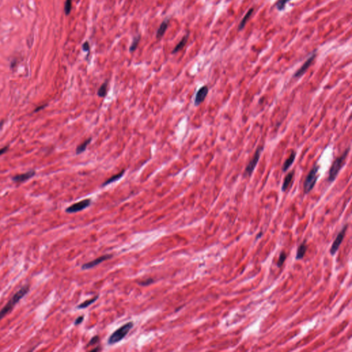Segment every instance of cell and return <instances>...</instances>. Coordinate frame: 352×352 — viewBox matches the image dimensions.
<instances>
[{
	"mask_svg": "<svg viewBox=\"0 0 352 352\" xmlns=\"http://www.w3.org/2000/svg\"><path fill=\"white\" fill-rule=\"evenodd\" d=\"M3 125H4V121H3V120H2V121L0 122V130H1V128L2 127Z\"/></svg>",
	"mask_w": 352,
	"mask_h": 352,
	"instance_id": "cell-32",
	"label": "cell"
},
{
	"mask_svg": "<svg viewBox=\"0 0 352 352\" xmlns=\"http://www.w3.org/2000/svg\"><path fill=\"white\" fill-rule=\"evenodd\" d=\"M133 327V322H128L125 323L124 325L121 326L120 328H118V329L115 331L114 333L111 334L109 339H108V344L114 345L121 341L124 338H125V336H127Z\"/></svg>",
	"mask_w": 352,
	"mask_h": 352,
	"instance_id": "cell-3",
	"label": "cell"
},
{
	"mask_svg": "<svg viewBox=\"0 0 352 352\" xmlns=\"http://www.w3.org/2000/svg\"><path fill=\"white\" fill-rule=\"evenodd\" d=\"M71 9H72V0H66L65 6H64V11L66 15H70Z\"/></svg>",
	"mask_w": 352,
	"mask_h": 352,
	"instance_id": "cell-24",
	"label": "cell"
},
{
	"mask_svg": "<svg viewBox=\"0 0 352 352\" xmlns=\"http://www.w3.org/2000/svg\"><path fill=\"white\" fill-rule=\"evenodd\" d=\"M99 347H98L97 348L94 349V350H92V351H99Z\"/></svg>",
	"mask_w": 352,
	"mask_h": 352,
	"instance_id": "cell-33",
	"label": "cell"
},
{
	"mask_svg": "<svg viewBox=\"0 0 352 352\" xmlns=\"http://www.w3.org/2000/svg\"><path fill=\"white\" fill-rule=\"evenodd\" d=\"M92 138H87V139L85 140L83 143H82L81 144H79V146L77 147L76 149V154H82L83 152L86 151V149L88 146V144H89L91 143V141H92Z\"/></svg>",
	"mask_w": 352,
	"mask_h": 352,
	"instance_id": "cell-17",
	"label": "cell"
},
{
	"mask_svg": "<svg viewBox=\"0 0 352 352\" xmlns=\"http://www.w3.org/2000/svg\"><path fill=\"white\" fill-rule=\"evenodd\" d=\"M169 23V20L166 19L165 21H164L160 24V27H159V28H158V31L156 32V38L158 39H161L162 37L164 36L166 30H167Z\"/></svg>",
	"mask_w": 352,
	"mask_h": 352,
	"instance_id": "cell-13",
	"label": "cell"
},
{
	"mask_svg": "<svg viewBox=\"0 0 352 352\" xmlns=\"http://www.w3.org/2000/svg\"><path fill=\"white\" fill-rule=\"evenodd\" d=\"M100 340V338L99 336H94V337H92L91 338V340H90L89 343L86 345L87 347H89L90 346H92V345H96V343H99V341Z\"/></svg>",
	"mask_w": 352,
	"mask_h": 352,
	"instance_id": "cell-26",
	"label": "cell"
},
{
	"mask_svg": "<svg viewBox=\"0 0 352 352\" xmlns=\"http://www.w3.org/2000/svg\"><path fill=\"white\" fill-rule=\"evenodd\" d=\"M107 82L105 81V82L101 85V86L99 87V90H98L97 94L99 97L104 98L107 95Z\"/></svg>",
	"mask_w": 352,
	"mask_h": 352,
	"instance_id": "cell-21",
	"label": "cell"
},
{
	"mask_svg": "<svg viewBox=\"0 0 352 352\" xmlns=\"http://www.w3.org/2000/svg\"><path fill=\"white\" fill-rule=\"evenodd\" d=\"M315 57H316V52H314L312 55H311V56H310L309 58L307 59L306 61L303 63V65L296 71L295 74H294V77L299 78L303 75V74L306 72L307 70L309 68L310 66H311V64L312 63L314 59H315Z\"/></svg>",
	"mask_w": 352,
	"mask_h": 352,
	"instance_id": "cell-9",
	"label": "cell"
},
{
	"mask_svg": "<svg viewBox=\"0 0 352 352\" xmlns=\"http://www.w3.org/2000/svg\"><path fill=\"white\" fill-rule=\"evenodd\" d=\"M188 38V34H187V35H185L184 37H183V38L182 39V40L180 41V42L178 43V45L175 46V48H174V50H173L172 53H173V54L177 53L178 52H179V51H180V50H181L182 48H183L185 46L186 43H187V42Z\"/></svg>",
	"mask_w": 352,
	"mask_h": 352,
	"instance_id": "cell-18",
	"label": "cell"
},
{
	"mask_svg": "<svg viewBox=\"0 0 352 352\" xmlns=\"http://www.w3.org/2000/svg\"><path fill=\"white\" fill-rule=\"evenodd\" d=\"M296 153L295 151H292V153H291V154L290 155L289 158L287 159V160L285 161V162H284L283 166V171L284 172H286L287 170V169H288L290 167V166L293 164V162L296 158Z\"/></svg>",
	"mask_w": 352,
	"mask_h": 352,
	"instance_id": "cell-15",
	"label": "cell"
},
{
	"mask_svg": "<svg viewBox=\"0 0 352 352\" xmlns=\"http://www.w3.org/2000/svg\"><path fill=\"white\" fill-rule=\"evenodd\" d=\"M319 170V166L316 164L314 165L312 169H311L310 171L309 172V174H308L306 176L303 185L305 193H310L314 187V186H315L317 182V178H318L317 174Z\"/></svg>",
	"mask_w": 352,
	"mask_h": 352,
	"instance_id": "cell-4",
	"label": "cell"
},
{
	"mask_svg": "<svg viewBox=\"0 0 352 352\" xmlns=\"http://www.w3.org/2000/svg\"><path fill=\"white\" fill-rule=\"evenodd\" d=\"M294 171H290L289 174H287L286 175V176L285 177V179H284L283 182V184H282V187H281V190L283 192H285L287 190V188L290 187V186L291 184V182L294 179Z\"/></svg>",
	"mask_w": 352,
	"mask_h": 352,
	"instance_id": "cell-12",
	"label": "cell"
},
{
	"mask_svg": "<svg viewBox=\"0 0 352 352\" xmlns=\"http://www.w3.org/2000/svg\"><path fill=\"white\" fill-rule=\"evenodd\" d=\"M140 35H138L136 37H135L133 42H132L130 48V51L131 52H134L136 50V49L137 48V47L138 46V43L140 42Z\"/></svg>",
	"mask_w": 352,
	"mask_h": 352,
	"instance_id": "cell-22",
	"label": "cell"
},
{
	"mask_svg": "<svg viewBox=\"0 0 352 352\" xmlns=\"http://www.w3.org/2000/svg\"><path fill=\"white\" fill-rule=\"evenodd\" d=\"M286 254L285 253V252L283 251V252H281V255L279 256V261H278V262H277V266H278V267H279V268H280V267L282 266L284 262L286 261Z\"/></svg>",
	"mask_w": 352,
	"mask_h": 352,
	"instance_id": "cell-25",
	"label": "cell"
},
{
	"mask_svg": "<svg viewBox=\"0 0 352 352\" xmlns=\"http://www.w3.org/2000/svg\"><path fill=\"white\" fill-rule=\"evenodd\" d=\"M35 175V171H30L25 173V174L15 175L14 177L12 178V180L16 182V183H22V182H24L29 180V179L32 178Z\"/></svg>",
	"mask_w": 352,
	"mask_h": 352,
	"instance_id": "cell-11",
	"label": "cell"
},
{
	"mask_svg": "<svg viewBox=\"0 0 352 352\" xmlns=\"http://www.w3.org/2000/svg\"><path fill=\"white\" fill-rule=\"evenodd\" d=\"M44 107H45V105H42V106H39V107H37V109H36V110H35V111H39V110H42V109H43V108H44Z\"/></svg>",
	"mask_w": 352,
	"mask_h": 352,
	"instance_id": "cell-31",
	"label": "cell"
},
{
	"mask_svg": "<svg viewBox=\"0 0 352 352\" xmlns=\"http://www.w3.org/2000/svg\"><path fill=\"white\" fill-rule=\"evenodd\" d=\"M253 11H254V8H250V9L249 10V11H248V12H247L246 15H245L244 17H243V19L242 20V22H240L239 25V28H238L239 30H242L243 28H244V26H246V23L248 22V20L249 19L250 17L251 16V15L252 14Z\"/></svg>",
	"mask_w": 352,
	"mask_h": 352,
	"instance_id": "cell-20",
	"label": "cell"
},
{
	"mask_svg": "<svg viewBox=\"0 0 352 352\" xmlns=\"http://www.w3.org/2000/svg\"><path fill=\"white\" fill-rule=\"evenodd\" d=\"M112 257V255H104L103 256H100L93 261H91L90 262L84 263L82 267H81V268H82V270H89L93 268L96 266H99L100 263L104 262L105 261L110 259Z\"/></svg>",
	"mask_w": 352,
	"mask_h": 352,
	"instance_id": "cell-8",
	"label": "cell"
},
{
	"mask_svg": "<svg viewBox=\"0 0 352 352\" xmlns=\"http://www.w3.org/2000/svg\"><path fill=\"white\" fill-rule=\"evenodd\" d=\"M83 319H84V316H79V317H78L77 319H76V320L74 321V325H80L81 323L83 322Z\"/></svg>",
	"mask_w": 352,
	"mask_h": 352,
	"instance_id": "cell-28",
	"label": "cell"
},
{
	"mask_svg": "<svg viewBox=\"0 0 352 352\" xmlns=\"http://www.w3.org/2000/svg\"><path fill=\"white\" fill-rule=\"evenodd\" d=\"M263 149V147H259L257 149L255 153L253 155V158L251 159V160L249 162V163L247 164L246 167L245 169L244 174H243L244 176H250L252 175L254 170H255L256 166L257 165V164H258V162L260 159L261 154H262Z\"/></svg>",
	"mask_w": 352,
	"mask_h": 352,
	"instance_id": "cell-5",
	"label": "cell"
},
{
	"mask_svg": "<svg viewBox=\"0 0 352 352\" xmlns=\"http://www.w3.org/2000/svg\"><path fill=\"white\" fill-rule=\"evenodd\" d=\"M347 225H345L343 228L341 230L340 232L338 233V235H337L336 238L335 239V240L334 241V243L332 246H331V248L330 249V253L331 255H335V253L337 252V250L339 248V247L341 244L342 242H343V240L344 239V237L345 235V233H346V231H347Z\"/></svg>",
	"mask_w": 352,
	"mask_h": 352,
	"instance_id": "cell-7",
	"label": "cell"
},
{
	"mask_svg": "<svg viewBox=\"0 0 352 352\" xmlns=\"http://www.w3.org/2000/svg\"><path fill=\"white\" fill-rule=\"evenodd\" d=\"M29 290H30L29 285H26L22 287L21 289L18 290L17 292L12 296V297L10 299L8 303L2 308V310L1 311H0V320L11 312L13 309V307L15 306V305L17 303L23 296H25L26 294H28Z\"/></svg>",
	"mask_w": 352,
	"mask_h": 352,
	"instance_id": "cell-1",
	"label": "cell"
},
{
	"mask_svg": "<svg viewBox=\"0 0 352 352\" xmlns=\"http://www.w3.org/2000/svg\"><path fill=\"white\" fill-rule=\"evenodd\" d=\"M306 250H307V246H306V242H304L301 243V244L299 246V248H298L297 252H296V259H303L304 255H305V254H306Z\"/></svg>",
	"mask_w": 352,
	"mask_h": 352,
	"instance_id": "cell-16",
	"label": "cell"
},
{
	"mask_svg": "<svg viewBox=\"0 0 352 352\" xmlns=\"http://www.w3.org/2000/svg\"><path fill=\"white\" fill-rule=\"evenodd\" d=\"M290 0H279L278 2L276 3V7L279 10V11H282L284 9L286 4Z\"/></svg>",
	"mask_w": 352,
	"mask_h": 352,
	"instance_id": "cell-23",
	"label": "cell"
},
{
	"mask_svg": "<svg viewBox=\"0 0 352 352\" xmlns=\"http://www.w3.org/2000/svg\"><path fill=\"white\" fill-rule=\"evenodd\" d=\"M154 282V280L153 279L148 278V279H145L144 281H142L138 283V284H139L140 286H148L151 285V283H153Z\"/></svg>",
	"mask_w": 352,
	"mask_h": 352,
	"instance_id": "cell-27",
	"label": "cell"
},
{
	"mask_svg": "<svg viewBox=\"0 0 352 352\" xmlns=\"http://www.w3.org/2000/svg\"><path fill=\"white\" fill-rule=\"evenodd\" d=\"M208 87L206 86H202L201 88H199L195 95V105L199 106V105L205 100L206 96L208 95Z\"/></svg>",
	"mask_w": 352,
	"mask_h": 352,
	"instance_id": "cell-10",
	"label": "cell"
},
{
	"mask_svg": "<svg viewBox=\"0 0 352 352\" xmlns=\"http://www.w3.org/2000/svg\"><path fill=\"white\" fill-rule=\"evenodd\" d=\"M350 147H348L347 149H345V151L339 157H338L336 160L333 162V164H331L330 169L329 171V175H328V181L331 182L335 180V179L336 178L338 173L340 171L342 167L345 164V161L346 160L347 154L350 151Z\"/></svg>",
	"mask_w": 352,
	"mask_h": 352,
	"instance_id": "cell-2",
	"label": "cell"
},
{
	"mask_svg": "<svg viewBox=\"0 0 352 352\" xmlns=\"http://www.w3.org/2000/svg\"><path fill=\"white\" fill-rule=\"evenodd\" d=\"M90 49V45H89V43H88L87 42H85L83 44V50H84V51H89Z\"/></svg>",
	"mask_w": 352,
	"mask_h": 352,
	"instance_id": "cell-29",
	"label": "cell"
},
{
	"mask_svg": "<svg viewBox=\"0 0 352 352\" xmlns=\"http://www.w3.org/2000/svg\"><path fill=\"white\" fill-rule=\"evenodd\" d=\"M8 149V147H4V148L1 149H0V155H2V154H4V153H6V151H7Z\"/></svg>",
	"mask_w": 352,
	"mask_h": 352,
	"instance_id": "cell-30",
	"label": "cell"
},
{
	"mask_svg": "<svg viewBox=\"0 0 352 352\" xmlns=\"http://www.w3.org/2000/svg\"><path fill=\"white\" fill-rule=\"evenodd\" d=\"M125 172V169H123V170H122L120 172L118 173V174H117L116 175H114L113 176H111V178H108L107 180L103 184L102 187H105V186H107V185L110 184L111 183H113V182H114L118 181V180H120V179L124 175Z\"/></svg>",
	"mask_w": 352,
	"mask_h": 352,
	"instance_id": "cell-14",
	"label": "cell"
},
{
	"mask_svg": "<svg viewBox=\"0 0 352 352\" xmlns=\"http://www.w3.org/2000/svg\"><path fill=\"white\" fill-rule=\"evenodd\" d=\"M91 202H92V201H91L90 199H83L82 201L76 202L75 204H74L69 206V207H67L66 209V211L67 213H74L81 211H83V210L89 207L91 204Z\"/></svg>",
	"mask_w": 352,
	"mask_h": 352,
	"instance_id": "cell-6",
	"label": "cell"
},
{
	"mask_svg": "<svg viewBox=\"0 0 352 352\" xmlns=\"http://www.w3.org/2000/svg\"><path fill=\"white\" fill-rule=\"evenodd\" d=\"M98 299H99V295L94 296L92 298V299L85 301L79 305V306L76 307V308L77 309H85V308H87V307H89L90 306H91V305L93 304Z\"/></svg>",
	"mask_w": 352,
	"mask_h": 352,
	"instance_id": "cell-19",
	"label": "cell"
}]
</instances>
